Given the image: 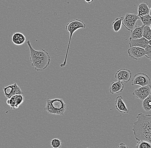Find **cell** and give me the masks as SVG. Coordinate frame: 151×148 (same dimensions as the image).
Returning a JSON list of instances; mask_svg holds the SVG:
<instances>
[{
    "instance_id": "obj_30",
    "label": "cell",
    "mask_w": 151,
    "mask_h": 148,
    "mask_svg": "<svg viewBox=\"0 0 151 148\" xmlns=\"http://www.w3.org/2000/svg\"><path fill=\"white\" fill-rule=\"evenodd\" d=\"M90 148V147H88V148Z\"/></svg>"
},
{
    "instance_id": "obj_19",
    "label": "cell",
    "mask_w": 151,
    "mask_h": 148,
    "mask_svg": "<svg viewBox=\"0 0 151 148\" xmlns=\"http://www.w3.org/2000/svg\"><path fill=\"white\" fill-rule=\"evenodd\" d=\"M142 107L144 111L146 112H150L151 111V95L143 100Z\"/></svg>"
},
{
    "instance_id": "obj_10",
    "label": "cell",
    "mask_w": 151,
    "mask_h": 148,
    "mask_svg": "<svg viewBox=\"0 0 151 148\" xmlns=\"http://www.w3.org/2000/svg\"><path fill=\"white\" fill-rule=\"evenodd\" d=\"M24 100V97L22 95H16L11 97L6 100L7 105L10 106L12 110L18 109L22 104Z\"/></svg>"
},
{
    "instance_id": "obj_18",
    "label": "cell",
    "mask_w": 151,
    "mask_h": 148,
    "mask_svg": "<svg viewBox=\"0 0 151 148\" xmlns=\"http://www.w3.org/2000/svg\"><path fill=\"white\" fill-rule=\"evenodd\" d=\"M123 17L116 18L112 23V28L113 31L115 32H118L120 30L122 24Z\"/></svg>"
},
{
    "instance_id": "obj_27",
    "label": "cell",
    "mask_w": 151,
    "mask_h": 148,
    "mask_svg": "<svg viewBox=\"0 0 151 148\" xmlns=\"http://www.w3.org/2000/svg\"><path fill=\"white\" fill-rule=\"evenodd\" d=\"M148 44H149V46H151V39L148 41Z\"/></svg>"
},
{
    "instance_id": "obj_8",
    "label": "cell",
    "mask_w": 151,
    "mask_h": 148,
    "mask_svg": "<svg viewBox=\"0 0 151 148\" xmlns=\"http://www.w3.org/2000/svg\"><path fill=\"white\" fill-rule=\"evenodd\" d=\"M4 92L5 96L7 99L16 95H22L24 94L23 91L21 90L19 87L17 83L10 85L8 86L3 87Z\"/></svg>"
},
{
    "instance_id": "obj_21",
    "label": "cell",
    "mask_w": 151,
    "mask_h": 148,
    "mask_svg": "<svg viewBox=\"0 0 151 148\" xmlns=\"http://www.w3.org/2000/svg\"><path fill=\"white\" fill-rule=\"evenodd\" d=\"M135 148H151V144L145 140H138L136 145Z\"/></svg>"
},
{
    "instance_id": "obj_6",
    "label": "cell",
    "mask_w": 151,
    "mask_h": 148,
    "mask_svg": "<svg viewBox=\"0 0 151 148\" xmlns=\"http://www.w3.org/2000/svg\"><path fill=\"white\" fill-rule=\"evenodd\" d=\"M151 79L148 75L143 73H138L134 75L132 79V85H139L145 86L150 84Z\"/></svg>"
},
{
    "instance_id": "obj_31",
    "label": "cell",
    "mask_w": 151,
    "mask_h": 148,
    "mask_svg": "<svg viewBox=\"0 0 151 148\" xmlns=\"http://www.w3.org/2000/svg\"></svg>"
},
{
    "instance_id": "obj_3",
    "label": "cell",
    "mask_w": 151,
    "mask_h": 148,
    "mask_svg": "<svg viewBox=\"0 0 151 148\" xmlns=\"http://www.w3.org/2000/svg\"><path fill=\"white\" fill-rule=\"evenodd\" d=\"M45 109L51 114L64 115L67 110V104L62 99H48Z\"/></svg>"
},
{
    "instance_id": "obj_5",
    "label": "cell",
    "mask_w": 151,
    "mask_h": 148,
    "mask_svg": "<svg viewBox=\"0 0 151 148\" xmlns=\"http://www.w3.org/2000/svg\"><path fill=\"white\" fill-rule=\"evenodd\" d=\"M140 20L138 15L127 13L122 21V24L128 31L132 32L137 27V21Z\"/></svg>"
},
{
    "instance_id": "obj_2",
    "label": "cell",
    "mask_w": 151,
    "mask_h": 148,
    "mask_svg": "<svg viewBox=\"0 0 151 148\" xmlns=\"http://www.w3.org/2000/svg\"><path fill=\"white\" fill-rule=\"evenodd\" d=\"M30 50V60L32 66L37 71H42L48 67L51 61V57L49 53L42 49L36 50L32 46L30 40L27 42Z\"/></svg>"
},
{
    "instance_id": "obj_20",
    "label": "cell",
    "mask_w": 151,
    "mask_h": 148,
    "mask_svg": "<svg viewBox=\"0 0 151 148\" xmlns=\"http://www.w3.org/2000/svg\"><path fill=\"white\" fill-rule=\"evenodd\" d=\"M140 20L144 26H150L151 24V16L150 14L139 17Z\"/></svg>"
},
{
    "instance_id": "obj_16",
    "label": "cell",
    "mask_w": 151,
    "mask_h": 148,
    "mask_svg": "<svg viewBox=\"0 0 151 148\" xmlns=\"http://www.w3.org/2000/svg\"><path fill=\"white\" fill-rule=\"evenodd\" d=\"M144 26H137L131 32L129 39H136L143 37V30Z\"/></svg>"
},
{
    "instance_id": "obj_13",
    "label": "cell",
    "mask_w": 151,
    "mask_h": 148,
    "mask_svg": "<svg viewBox=\"0 0 151 148\" xmlns=\"http://www.w3.org/2000/svg\"><path fill=\"white\" fill-rule=\"evenodd\" d=\"M148 40L142 37L136 39H129V44L130 47L137 46L145 49L148 44Z\"/></svg>"
},
{
    "instance_id": "obj_4",
    "label": "cell",
    "mask_w": 151,
    "mask_h": 148,
    "mask_svg": "<svg viewBox=\"0 0 151 148\" xmlns=\"http://www.w3.org/2000/svg\"><path fill=\"white\" fill-rule=\"evenodd\" d=\"M86 28V24L83 21L78 19L71 20L66 24V30L67 31L69 32L70 38L67 51L66 53L65 57L64 59V62L60 65V66L61 68L64 67L67 64V59H68V54L70 46L71 40L73 34L79 29Z\"/></svg>"
},
{
    "instance_id": "obj_11",
    "label": "cell",
    "mask_w": 151,
    "mask_h": 148,
    "mask_svg": "<svg viewBox=\"0 0 151 148\" xmlns=\"http://www.w3.org/2000/svg\"><path fill=\"white\" fill-rule=\"evenodd\" d=\"M132 72L130 70L126 69H122L119 70L115 74V79L118 81L128 83L131 80L132 78Z\"/></svg>"
},
{
    "instance_id": "obj_15",
    "label": "cell",
    "mask_w": 151,
    "mask_h": 148,
    "mask_svg": "<svg viewBox=\"0 0 151 148\" xmlns=\"http://www.w3.org/2000/svg\"><path fill=\"white\" fill-rule=\"evenodd\" d=\"M26 40L25 36L21 33H14L12 36V42L16 46H21L23 45Z\"/></svg>"
},
{
    "instance_id": "obj_23",
    "label": "cell",
    "mask_w": 151,
    "mask_h": 148,
    "mask_svg": "<svg viewBox=\"0 0 151 148\" xmlns=\"http://www.w3.org/2000/svg\"><path fill=\"white\" fill-rule=\"evenodd\" d=\"M50 144L52 148H61L62 147V143L60 139L54 138L52 139Z\"/></svg>"
},
{
    "instance_id": "obj_14",
    "label": "cell",
    "mask_w": 151,
    "mask_h": 148,
    "mask_svg": "<svg viewBox=\"0 0 151 148\" xmlns=\"http://www.w3.org/2000/svg\"><path fill=\"white\" fill-rule=\"evenodd\" d=\"M124 88V85L122 82H113L109 87V93L112 94H118L122 92Z\"/></svg>"
},
{
    "instance_id": "obj_17",
    "label": "cell",
    "mask_w": 151,
    "mask_h": 148,
    "mask_svg": "<svg viewBox=\"0 0 151 148\" xmlns=\"http://www.w3.org/2000/svg\"><path fill=\"white\" fill-rule=\"evenodd\" d=\"M150 9L147 2L142 3L138 6V16H142L150 14Z\"/></svg>"
},
{
    "instance_id": "obj_1",
    "label": "cell",
    "mask_w": 151,
    "mask_h": 148,
    "mask_svg": "<svg viewBox=\"0 0 151 148\" xmlns=\"http://www.w3.org/2000/svg\"><path fill=\"white\" fill-rule=\"evenodd\" d=\"M133 123L132 131L136 140H145L151 144V115L140 113Z\"/></svg>"
},
{
    "instance_id": "obj_9",
    "label": "cell",
    "mask_w": 151,
    "mask_h": 148,
    "mask_svg": "<svg viewBox=\"0 0 151 148\" xmlns=\"http://www.w3.org/2000/svg\"><path fill=\"white\" fill-rule=\"evenodd\" d=\"M127 52L131 58L136 60H140L145 54V49L139 47H130Z\"/></svg>"
},
{
    "instance_id": "obj_7",
    "label": "cell",
    "mask_w": 151,
    "mask_h": 148,
    "mask_svg": "<svg viewBox=\"0 0 151 148\" xmlns=\"http://www.w3.org/2000/svg\"><path fill=\"white\" fill-rule=\"evenodd\" d=\"M132 95L139 100H144L151 95V86L149 84L136 89L134 90Z\"/></svg>"
},
{
    "instance_id": "obj_25",
    "label": "cell",
    "mask_w": 151,
    "mask_h": 148,
    "mask_svg": "<svg viewBox=\"0 0 151 148\" xmlns=\"http://www.w3.org/2000/svg\"><path fill=\"white\" fill-rule=\"evenodd\" d=\"M117 148H129L128 146H127L126 144H124V143H120L119 144V146H118Z\"/></svg>"
},
{
    "instance_id": "obj_29",
    "label": "cell",
    "mask_w": 151,
    "mask_h": 148,
    "mask_svg": "<svg viewBox=\"0 0 151 148\" xmlns=\"http://www.w3.org/2000/svg\"><path fill=\"white\" fill-rule=\"evenodd\" d=\"M150 28H151V24L150 26Z\"/></svg>"
},
{
    "instance_id": "obj_22",
    "label": "cell",
    "mask_w": 151,
    "mask_h": 148,
    "mask_svg": "<svg viewBox=\"0 0 151 148\" xmlns=\"http://www.w3.org/2000/svg\"><path fill=\"white\" fill-rule=\"evenodd\" d=\"M143 37L148 40L151 39V29L150 26H144L143 30Z\"/></svg>"
},
{
    "instance_id": "obj_12",
    "label": "cell",
    "mask_w": 151,
    "mask_h": 148,
    "mask_svg": "<svg viewBox=\"0 0 151 148\" xmlns=\"http://www.w3.org/2000/svg\"><path fill=\"white\" fill-rule=\"evenodd\" d=\"M115 107L120 113L124 114L129 113V110L127 109L122 96H118L116 98L115 101Z\"/></svg>"
},
{
    "instance_id": "obj_24",
    "label": "cell",
    "mask_w": 151,
    "mask_h": 148,
    "mask_svg": "<svg viewBox=\"0 0 151 148\" xmlns=\"http://www.w3.org/2000/svg\"><path fill=\"white\" fill-rule=\"evenodd\" d=\"M145 56L148 59H151V46H147L145 49Z\"/></svg>"
},
{
    "instance_id": "obj_28",
    "label": "cell",
    "mask_w": 151,
    "mask_h": 148,
    "mask_svg": "<svg viewBox=\"0 0 151 148\" xmlns=\"http://www.w3.org/2000/svg\"><path fill=\"white\" fill-rule=\"evenodd\" d=\"M150 14V16H151V7L150 9V14Z\"/></svg>"
},
{
    "instance_id": "obj_26",
    "label": "cell",
    "mask_w": 151,
    "mask_h": 148,
    "mask_svg": "<svg viewBox=\"0 0 151 148\" xmlns=\"http://www.w3.org/2000/svg\"><path fill=\"white\" fill-rule=\"evenodd\" d=\"M84 1L86 2L88 4H90L92 3V2H93L94 0H84Z\"/></svg>"
}]
</instances>
